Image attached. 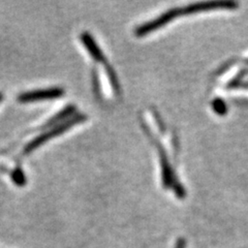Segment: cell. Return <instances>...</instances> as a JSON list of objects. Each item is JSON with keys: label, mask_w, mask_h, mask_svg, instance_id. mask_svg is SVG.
<instances>
[{"label": "cell", "mask_w": 248, "mask_h": 248, "mask_svg": "<svg viewBox=\"0 0 248 248\" xmlns=\"http://www.w3.org/2000/svg\"><path fill=\"white\" fill-rule=\"evenodd\" d=\"M238 5L239 3L235 1H209L195 3L191 5L189 4L185 7H179V9H172L164 14H161L156 19H153L149 22H146L144 24L138 26L135 30V34L138 37H143L147 34L151 33L154 30H157L161 27L166 26L168 23L178 17H180L181 15L196 14L215 10H236Z\"/></svg>", "instance_id": "cell-1"}, {"label": "cell", "mask_w": 248, "mask_h": 248, "mask_svg": "<svg viewBox=\"0 0 248 248\" xmlns=\"http://www.w3.org/2000/svg\"><path fill=\"white\" fill-rule=\"evenodd\" d=\"M142 122V126L145 130L146 135L148 136L151 140L152 143L155 145V147L157 148L158 152V156H159V162L161 166V179H162V185H164L165 188H170L172 187L176 193V196L179 199H183L185 197V189L183 186L180 184L179 180L177 179L175 173L173 172L172 168H170V165L168 159V155L166 152V149L162 147V145L158 142V140L153 136L152 131L149 126L146 125V123L141 120Z\"/></svg>", "instance_id": "cell-2"}, {"label": "cell", "mask_w": 248, "mask_h": 248, "mask_svg": "<svg viewBox=\"0 0 248 248\" xmlns=\"http://www.w3.org/2000/svg\"><path fill=\"white\" fill-rule=\"evenodd\" d=\"M86 119H87L86 115L78 114V115H75L73 118L68 119L67 121H65L63 123L57 124V125L52 127L50 130L46 131V133H44L41 136H38L37 138L32 140V141H31L30 143H28L27 146L25 147V149H24V153L28 154L30 152L34 151L36 148H38V147L44 145L46 142H48L49 140L55 138L57 136H60L61 134H63L65 130L72 128L74 125H76V124L81 123V122L85 121Z\"/></svg>", "instance_id": "cell-3"}, {"label": "cell", "mask_w": 248, "mask_h": 248, "mask_svg": "<svg viewBox=\"0 0 248 248\" xmlns=\"http://www.w3.org/2000/svg\"><path fill=\"white\" fill-rule=\"evenodd\" d=\"M63 94H64L63 89L54 87V88L22 93V94L19 95L18 100L20 103H34V102H41V100L58 98V97H61Z\"/></svg>", "instance_id": "cell-4"}, {"label": "cell", "mask_w": 248, "mask_h": 248, "mask_svg": "<svg viewBox=\"0 0 248 248\" xmlns=\"http://www.w3.org/2000/svg\"><path fill=\"white\" fill-rule=\"evenodd\" d=\"M81 41L85 46V48H86L87 51L89 52L90 55L93 57V59L99 62H103V63L108 62L103 51L100 50V48L97 46L96 42L94 41V38L92 37V35H90L88 32H84L81 34Z\"/></svg>", "instance_id": "cell-5"}, {"label": "cell", "mask_w": 248, "mask_h": 248, "mask_svg": "<svg viewBox=\"0 0 248 248\" xmlns=\"http://www.w3.org/2000/svg\"><path fill=\"white\" fill-rule=\"evenodd\" d=\"M213 108H214V110L220 115H222V114L227 112V106H226V104H224L223 100H221L220 98H216L214 100Z\"/></svg>", "instance_id": "cell-6"}, {"label": "cell", "mask_w": 248, "mask_h": 248, "mask_svg": "<svg viewBox=\"0 0 248 248\" xmlns=\"http://www.w3.org/2000/svg\"><path fill=\"white\" fill-rule=\"evenodd\" d=\"M14 176H15V181H16V183H18V184H20V183H23L25 181V178H24V175H23L20 170H17V172H16L15 174H14Z\"/></svg>", "instance_id": "cell-7"}, {"label": "cell", "mask_w": 248, "mask_h": 248, "mask_svg": "<svg viewBox=\"0 0 248 248\" xmlns=\"http://www.w3.org/2000/svg\"><path fill=\"white\" fill-rule=\"evenodd\" d=\"M175 248H186L185 239H183V238L178 239V241L176 243V247Z\"/></svg>", "instance_id": "cell-8"}, {"label": "cell", "mask_w": 248, "mask_h": 248, "mask_svg": "<svg viewBox=\"0 0 248 248\" xmlns=\"http://www.w3.org/2000/svg\"><path fill=\"white\" fill-rule=\"evenodd\" d=\"M239 87H245V88H248V83H244V84H241V85H240Z\"/></svg>", "instance_id": "cell-9"}, {"label": "cell", "mask_w": 248, "mask_h": 248, "mask_svg": "<svg viewBox=\"0 0 248 248\" xmlns=\"http://www.w3.org/2000/svg\"><path fill=\"white\" fill-rule=\"evenodd\" d=\"M1 97H2V96H1V94H0V100H1Z\"/></svg>", "instance_id": "cell-10"}]
</instances>
